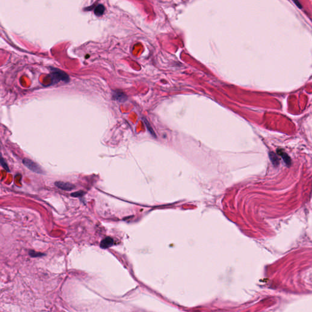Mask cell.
<instances>
[{
  "mask_svg": "<svg viewBox=\"0 0 312 312\" xmlns=\"http://www.w3.org/2000/svg\"><path fill=\"white\" fill-rule=\"evenodd\" d=\"M55 185L59 189H61V190L64 191H71L75 188L74 185L69 182H65L62 181L55 182Z\"/></svg>",
  "mask_w": 312,
  "mask_h": 312,
  "instance_id": "obj_3",
  "label": "cell"
},
{
  "mask_svg": "<svg viewBox=\"0 0 312 312\" xmlns=\"http://www.w3.org/2000/svg\"><path fill=\"white\" fill-rule=\"evenodd\" d=\"M145 124H146V126H147V128H148L149 132L150 133H151V134H152L153 136H154L155 137H156V134H155V132H154V131L153 130L152 128L151 127L149 123H148V122L146 120H145Z\"/></svg>",
  "mask_w": 312,
  "mask_h": 312,
  "instance_id": "obj_9",
  "label": "cell"
},
{
  "mask_svg": "<svg viewBox=\"0 0 312 312\" xmlns=\"http://www.w3.org/2000/svg\"><path fill=\"white\" fill-rule=\"evenodd\" d=\"M53 78H54V79L56 80L57 82L60 81H62L64 82H68L70 80L68 76L65 73L61 70H55L54 72L53 73Z\"/></svg>",
  "mask_w": 312,
  "mask_h": 312,
  "instance_id": "obj_2",
  "label": "cell"
},
{
  "mask_svg": "<svg viewBox=\"0 0 312 312\" xmlns=\"http://www.w3.org/2000/svg\"><path fill=\"white\" fill-rule=\"evenodd\" d=\"M0 164H1V165L3 167V168H4L7 171H9L10 170H9V166L6 163V162L4 160V158L3 157L1 154L0 153Z\"/></svg>",
  "mask_w": 312,
  "mask_h": 312,
  "instance_id": "obj_7",
  "label": "cell"
},
{
  "mask_svg": "<svg viewBox=\"0 0 312 312\" xmlns=\"http://www.w3.org/2000/svg\"><path fill=\"white\" fill-rule=\"evenodd\" d=\"M29 254L30 255V256L32 257H42L44 256V254L42 253V252H36V251H30V252H29Z\"/></svg>",
  "mask_w": 312,
  "mask_h": 312,
  "instance_id": "obj_8",
  "label": "cell"
},
{
  "mask_svg": "<svg viewBox=\"0 0 312 312\" xmlns=\"http://www.w3.org/2000/svg\"><path fill=\"white\" fill-rule=\"evenodd\" d=\"M105 11V7L102 4H99L95 8H94V12L95 14L97 16H101L102 15L104 12Z\"/></svg>",
  "mask_w": 312,
  "mask_h": 312,
  "instance_id": "obj_6",
  "label": "cell"
},
{
  "mask_svg": "<svg viewBox=\"0 0 312 312\" xmlns=\"http://www.w3.org/2000/svg\"><path fill=\"white\" fill-rule=\"evenodd\" d=\"M113 98L115 100L119 102H125L127 99V97L124 92H122L120 90L115 91L113 94Z\"/></svg>",
  "mask_w": 312,
  "mask_h": 312,
  "instance_id": "obj_4",
  "label": "cell"
},
{
  "mask_svg": "<svg viewBox=\"0 0 312 312\" xmlns=\"http://www.w3.org/2000/svg\"><path fill=\"white\" fill-rule=\"evenodd\" d=\"M85 194V192H83V191H78V192H76L74 193H71V196H73V197H81L82 196L84 195Z\"/></svg>",
  "mask_w": 312,
  "mask_h": 312,
  "instance_id": "obj_10",
  "label": "cell"
},
{
  "mask_svg": "<svg viewBox=\"0 0 312 312\" xmlns=\"http://www.w3.org/2000/svg\"><path fill=\"white\" fill-rule=\"evenodd\" d=\"M23 164L28 169H30L34 173L37 174H43V169L39 165L29 159H24L23 160Z\"/></svg>",
  "mask_w": 312,
  "mask_h": 312,
  "instance_id": "obj_1",
  "label": "cell"
},
{
  "mask_svg": "<svg viewBox=\"0 0 312 312\" xmlns=\"http://www.w3.org/2000/svg\"><path fill=\"white\" fill-rule=\"evenodd\" d=\"M114 243V241L110 237H106L104 240H102L100 244L101 248L103 249H107L109 247H111L112 246Z\"/></svg>",
  "mask_w": 312,
  "mask_h": 312,
  "instance_id": "obj_5",
  "label": "cell"
}]
</instances>
